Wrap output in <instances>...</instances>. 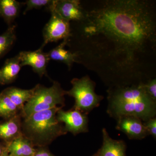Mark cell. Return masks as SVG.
<instances>
[{
  "label": "cell",
  "instance_id": "1",
  "mask_svg": "<svg viewBox=\"0 0 156 156\" xmlns=\"http://www.w3.org/2000/svg\"><path fill=\"white\" fill-rule=\"evenodd\" d=\"M67 39L76 63L108 88L156 77V0H83Z\"/></svg>",
  "mask_w": 156,
  "mask_h": 156
},
{
  "label": "cell",
  "instance_id": "2",
  "mask_svg": "<svg viewBox=\"0 0 156 156\" xmlns=\"http://www.w3.org/2000/svg\"><path fill=\"white\" fill-rule=\"evenodd\" d=\"M142 84L108 88L107 112L116 120L132 116L144 122L155 117L156 102L147 94Z\"/></svg>",
  "mask_w": 156,
  "mask_h": 156
},
{
  "label": "cell",
  "instance_id": "3",
  "mask_svg": "<svg viewBox=\"0 0 156 156\" xmlns=\"http://www.w3.org/2000/svg\"><path fill=\"white\" fill-rule=\"evenodd\" d=\"M62 107L37 112L24 118L21 124L23 135L34 147H43L50 144L58 136L67 133L56 118Z\"/></svg>",
  "mask_w": 156,
  "mask_h": 156
},
{
  "label": "cell",
  "instance_id": "4",
  "mask_svg": "<svg viewBox=\"0 0 156 156\" xmlns=\"http://www.w3.org/2000/svg\"><path fill=\"white\" fill-rule=\"evenodd\" d=\"M65 91L57 81H53L52 86L46 87L38 84L34 87L32 96L25 104L21 112L23 118L37 112L47 110L65 105Z\"/></svg>",
  "mask_w": 156,
  "mask_h": 156
},
{
  "label": "cell",
  "instance_id": "5",
  "mask_svg": "<svg viewBox=\"0 0 156 156\" xmlns=\"http://www.w3.org/2000/svg\"><path fill=\"white\" fill-rule=\"evenodd\" d=\"M71 83L72 88L66 91V95L75 99V103L73 109L87 115L93 109L99 106L104 97L95 93L96 83L89 76H84L80 79L74 78L71 81Z\"/></svg>",
  "mask_w": 156,
  "mask_h": 156
},
{
  "label": "cell",
  "instance_id": "6",
  "mask_svg": "<svg viewBox=\"0 0 156 156\" xmlns=\"http://www.w3.org/2000/svg\"><path fill=\"white\" fill-rule=\"evenodd\" d=\"M51 5L46 9L51 16L43 30L44 41L41 46L44 48L49 43L68 38L70 34V22L59 16L51 8Z\"/></svg>",
  "mask_w": 156,
  "mask_h": 156
},
{
  "label": "cell",
  "instance_id": "7",
  "mask_svg": "<svg viewBox=\"0 0 156 156\" xmlns=\"http://www.w3.org/2000/svg\"><path fill=\"white\" fill-rule=\"evenodd\" d=\"M56 118L58 122L65 124L64 130L74 135L89 131V119L87 115L77 110L65 111L61 108L57 112Z\"/></svg>",
  "mask_w": 156,
  "mask_h": 156
},
{
  "label": "cell",
  "instance_id": "8",
  "mask_svg": "<svg viewBox=\"0 0 156 156\" xmlns=\"http://www.w3.org/2000/svg\"><path fill=\"white\" fill-rule=\"evenodd\" d=\"M43 47L34 51H21L19 53L21 67L29 66L34 72L40 77L44 76H48L47 66L50 61L47 53L43 52Z\"/></svg>",
  "mask_w": 156,
  "mask_h": 156
},
{
  "label": "cell",
  "instance_id": "9",
  "mask_svg": "<svg viewBox=\"0 0 156 156\" xmlns=\"http://www.w3.org/2000/svg\"><path fill=\"white\" fill-rule=\"evenodd\" d=\"M117 130L126 134L129 139L141 140L148 135L142 120L132 116H123L117 119Z\"/></svg>",
  "mask_w": 156,
  "mask_h": 156
},
{
  "label": "cell",
  "instance_id": "10",
  "mask_svg": "<svg viewBox=\"0 0 156 156\" xmlns=\"http://www.w3.org/2000/svg\"><path fill=\"white\" fill-rule=\"evenodd\" d=\"M51 7L62 18L70 22L80 21L84 17L80 0H53Z\"/></svg>",
  "mask_w": 156,
  "mask_h": 156
},
{
  "label": "cell",
  "instance_id": "11",
  "mask_svg": "<svg viewBox=\"0 0 156 156\" xmlns=\"http://www.w3.org/2000/svg\"><path fill=\"white\" fill-rule=\"evenodd\" d=\"M21 114L0 122V140L9 144L22 136Z\"/></svg>",
  "mask_w": 156,
  "mask_h": 156
},
{
  "label": "cell",
  "instance_id": "12",
  "mask_svg": "<svg viewBox=\"0 0 156 156\" xmlns=\"http://www.w3.org/2000/svg\"><path fill=\"white\" fill-rule=\"evenodd\" d=\"M103 143L96 153L97 156H126V145L122 140L112 138L105 128L102 131Z\"/></svg>",
  "mask_w": 156,
  "mask_h": 156
},
{
  "label": "cell",
  "instance_id": "13",
  "mask_svg": "<svg viewBox=\"0 0 156 156\" xmlns=\"http://www.w3.org/2000/svg\"><path fill=\"white\" fill-rule=\"evenodd\" d=\"M21 68L19 54L6 59L0 69V85H7L14 82L18 76Z\"/></svg>",
  "mask_w": 156,
  "mask_h": 156
},
{
  "label": "cell",
  "instance_id": "14",
  "mask_svg": "<svg viewBox=\"0 0 156 156\" xmlns=\"http://www.w3.org/2000/svg\"><path fill=\"white\" fill-rule=\"evenodd\" d=\"M9 156H34L36 148L32 143L23 135L7 144Z\"/></svg>",
  "mask_w": 156,
  "mask_h": 156
},
{
  "label": "cell",
  "instance_id": "15",
  "mask_svg": "<svg viewBox=\"0 0 156 156\" xmlns=\"http://www.w3.org/2000/svg\"><path fill=\"white\" fill-rule=\"evenodd\" d=\"M67 39H64L57 47L47 53L49 60L64 63L70 70L73 64L76 63V56L69 50L65 49Z\"/></svg>",
  "mask_w": 156,
  "mask_h": 156
},
{
  "label": "cell",
  "instance_id": "16",
  "mask_svg": "<svg viewBox=\"0 0 156 156\" xmlns=\"http://www.w3.org/2000/svg\"><path fill=\"white\" fill-rule=\"evenodd\" d=\"M24 3L16 0H0V17L9 26L12 25L20 14V9Z\"/></svg>",
  "mask_w": 156,
  "mask_h": 156
},
{
  "label": "cell",
  "instance_id": "17",
  "mask_svg": "<svg viewBox=\"0 0 156 156\" xmlns=\"http://www.w3.org/2000/svg\"><path fill=\"white\" fill-rule=\"evenodd\" d=\"M34 88L30 89H23L15 87H10L4 89L2 92L7 95L21 111L24 105L32 96Z\"/></svg>",
  "mask_w": 156,
  "mask_h": 156
},
{
  "label": "cell",
  "instance_id": "18",
  "mask_svg": "<svg viewBox=\"0 0 156 156\" xmlns=\"http://www.w3.org/2000/svg\"><path fill=\"white\" fill-rule=\"evenodd\" d=\"M16 25L12 24L0 35V59L11 50L16 40Z\"/></svg>",
  "mask_w": 156,
  "mask_h": 156
},
{
  "label": "cell",
  "instance_id": "19",
  "mask_svg": "<svg viewBox=\"0 0 156 156\" xmlns=\"http://www.w3.org/2000/svg\"><path fill=\"white\" fill-rule=\"evenodd\" d=\"M20 111L21 110L8 96L2 92L0 93V117L5 120L8 119L19 115Z\"/></svg>",
  "mask_w": 156,
  "mask_h": 156
},
{
  "label": "cell",
  "instance_id": "20",
  "mask_svg": "<svg viewBox=\"0 0 156 156\" xmlns=\"http://www.w3.org/2000/svg\"><path fill=\"white\" fill-rule=\"evenodd\" d=\"M53 2V0H27L24 2L26 8L23 11V14H25L28 11L34 9H39L43 7L47 9Z\"/></svg>",
  "mask_w": 156,
  "mask_h": 156
},
{
  "label": "cell",
  "instance_id": "21",
  "mask_svg": "<svg viewBox=\"0 0 156 156\" xmlns=\"http://www.w3.org/2000/svg\"><path fill=\"white\" fill-rule=\"evenodd\" d=\"M142 86L148 95L156 102V77L150 79Z\"/></svg>",
  "mask_w": 156,
  "mask_h": 156
},
{
  "label": "cell",
  "instance_id": "22",
  "mask_svg": "<svg viewBox=\"0 0 156 156\" xmlns=\"http://www.w3.org/2000/svg\"><path fill=\"white\" fill-rule=\"evenodd\" d=\"M146 129L148 134L152 135L153 137L156 138V118H152L143 123Z\"/></svg>",
  "mask_w": 156,
  "mask_h": 156
},
{
  "label": "cell",
  "instance_id": "23",
  "mask_svg": "<svg viewBox=\"0 0 156 156\" xmlns=\"http://www.w3.org/2000/svg\"><path fill=\"white\" fill-rule=\"evenodd\" d=\"M34 156H56L50 152L46 147H38Z\"/></svg>",
  "mask_w": 156,
  "mask_h": 156
},
{
  "label": "cell",
  "instance_id": "24",
  "mask_svg": "<svg viewBox=\"0 0 156 156\" xmlns=\"http://www.w3.org/2000/svg\"><path fill=\"white\" fill-rule=\"evenodd\" d=\"M7 147V144L4 142H0V156L2 155L3 152L5 149Z\"/></svg>",
  "mask_w": 156,
  "mask_h": 156
},
{
  "label": "cell",
  "instance_id": "25",
  "mask_svg": "<svg viewBox=\"0 0 156 156\" xmlns=\"http://www.w3.org/2000/svg\"><path fill=\"white\" fill-rule=\"evenodd\" d=\"M1 156H9V152L7 150V147Z\"/></svg>",
  "mask_w": 156,
  "mask_h": 156
},
{
  "label": "cell",
  "instance_id": "26",
  "mask_svg": "<svg viewBox=\"0 0 156 156\" xmlns=\"http://www.w3.org/2000/svg\"><path fill=\"white\" fill-rule=\"evenodd\" d=\"M91 156H97L96 155V154H95Z\"/></svg>",
  "mask_w": 156,
  "mask_h": 156
}]
</instances>
